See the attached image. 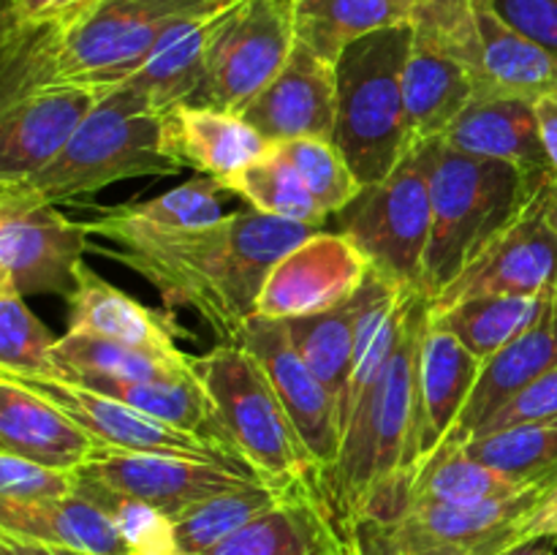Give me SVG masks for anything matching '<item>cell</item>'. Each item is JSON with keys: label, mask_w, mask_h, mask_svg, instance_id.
Returning <instances> with one entry per match:
<instances>
[{"label": "cell", "mask_w": 557, "mask_h": 555, "mask_svg": "<svg viewBox=\"0 0 557 555\" xmlns=\"http://www.w3.org/2000/svg\"><path fill=\"white\" fill-rule=\"evenodd\" d=\"M85 226L98 237L90 250L139 272L166 308L199 313L221 343H237L272 267L319 232L256 210L228 212L212 226L172 229L128 215L120 205L98 207Z\"/></svg>", "instance_id": "cell-1"}, {"label": "cell", "mask_w": 557, "mask_h": 555, "mask_svg": "<svg viewBox=\"0 0 557 555\" xmlns=\"http://www.w3.org/2000/svg\"><path fill=\"white\" fill-rule=\"evenodd\" d=\"M237 0H82L49 22L3 16L0 103L47 85L109 87L128 79L172 27Z\"/></svg>", "instance_id": "cell-2"}, {"label": "cell", "mask_w": 557, "mask_h": 555, "mask_svg": "<svg viewBox=\"0 0 557 555\" xmlns=\"http://www.w3.org/2000/svg\"><path fill=\"white\" fill-rule=\"evenodd\" d=\"M430 321V299L413 292L400 343L368 400L348 417L335 466L319 473V493L348 542L381 488L406 479L417 452L419 351ZM348 547V544H346Z\"/></svg>", "instance_id": "cell-3"}, {"label": "cell", "mask_w": 557, "mask_h": 555, "mask_svg": "<svg viewBox=\"0 0 557 555\" xmlns=\"http://www.w3.org/2000/svg\"><path fill=\"white\" fill-rule=\"evenodd\" d=\"M555 188L553 177H533L509 161L435 141L433 237L419 294L433 303Z\"/></svg>", "instance_id": "cell-4"}, {"label": "cell", "mask_w": 557, "mask_h": 555, "mask_svg": "<svg viewBox=\"0 0 557 555\" xmlns=\"http://www.w3.org/2000/svg\"><path fill=\"white\" fill-rule=\"evenodd\" d=\"M163 147V114L128 85L109 87L54 161L22 180L0 183V210L90 196L117 180L183 172Z\"/></svg>", "instance_id": "cell-5"}, {"label": "cell", "mask_w": 557, "mask_h": 555, "mask_svg": "<svg viewBox=\"0 0 557 555\" xmlns=\"http://www.w3.org/2000/svg\"><path fill=\"white\" fill-rule=\"evenodd\" d=\"M413 22L354 41L335 63L337 123L332 141L359 183H381L417 147L408 125L403 74Z\"/></svg>", "instance_id": "cell-6"}, {"label": "cell", "mask_w": 557, "mask_h": 555, "mask_svg": "<svg viewBox=\"0 0 557 555\" xmlns=\"http://www.w3.org/2000/svg\"><path fill=\"white\" fill-rule=\"evenodd\" d=\"M234 449L259 477L275 484L319 482V466L283 408L270 375L243 343H215L190 357Z\"/></svg>", "instance_id": "cell-7"}, {"label": "cell", "mask_w": 557, "mask_h": 555, "mask_svg": "<svg viewBox=\"0 0 557 555\" xmlns=\"http://www.w3.org/2000/svg\"><path fill=\"white\" fill-rule=\"evenodd\" d=\"M435 141L413 147L389 177L362 188L341 212V234L381 278L406 292H419L433 237Z\"/></svg>", "instance_id": "cell-8"}, {"label": "cell", "mask_w": 557, "mask_h": 555, "mask_svg": "<svg viewBox=\"0 0 557 555\" xmlns=\"http://www.w3.org/2000/svg\"><path fill=\"white\" fill-rule=\"evenodd\" d=\"M547 488L484 504H406L359 522L346 542L348 555H500L522 544V522Z\"/></svg>", "instance_id": "cell-9"}, {"label": "cell", "mask_w": 557, "mask_h": 555, "mask_svg": "<svg viewBox=\"0 0 557 555\" xmlns=\"http://www.w3.org/2000/svg\"><path fill=\"white\" fill-rule=\"evenodd\" d=\"M297 47L292 0H237L212 44L210 74L190 103L243 112Z\"/></svg>", "instance_id": "cell-10"}, {"label": "cell", "mask_w": 557, "mask_h": 555, "mask_svg": "<svg viewBox=\"0 0 557 555\" xmlns=\"http://www.w3.org/2000/svg\"><path fill=\"white\" fill-rule=\"evenodd\" d=\"M76 473L131 498L145 501L172 520L183 517L201 501L261 482L259 473L243 471L226 462L117 449L92 452L76 468Z\"/></svg>", "instance_id": "cell-11"}, {"label": "cell", "mask_w": 557, "mask_h": 555, "mask_svg": "<svg viewBox=\"0 0 557 555\" xmlns=\"http://www.w3.org/2000/svg\"><path fill=\"white\" fill-rule=\"evenodd\" d=\"M0 379H3V375H0ZM9 381L30 386L33 392H38V395L52 400L58 408H63L76 424H82V428L98 441L101 449L194 457V460L226 462V466L250 471V468H245L243 462L234 460L228 452H223L221 446L212 444V441L188 433V430L174 428V424L161 422V419L150 417V414H141L139 408L128 406V403L117 400V397L101 395V392L90 390V386L74 384V381H65V379H9Z\"/></svg>", "instance_id": "cell-12"}, {"label": "cell", "mask_w": 557, "mask_h": 555, "mask_svg": "<svg viewBox=\"0 0 557 555\" xmlns=\"http://www.w3.org/2000/svg\"><path fill=\"white\" fill-rule=\"evenodd\" d=\"M85 250H90L85 221H71L54 205L0 210V283L22 297L69 299Z\"/></svg>", "instance_id": "cell-13"}, {"label": "cell", "mask_w": 557, "mask_h": 555, "mask_svg": "<svg viewBox=\"0 0 557 555\" xmlns=\"http://www.w3.org/2000/svg\"><path fill=\"white\" fill-rule=\"evenodd\" d=\"M370 270V261L346 234L315 232L272 267L256 316L286 321L324 313L351 299Z\"/></svg>", "instance_id": "cell-14"}, {"label": "cell", "mask_w": 557, "mask_h": 555, "mask_svg": "<svg viewBox=\"0 0 557 555\" xmlns=\"http://www.w3.org/2000/svg\"><path fill=\"white\" fill-rule=\"evenodd\" d=\"M549 196H544L498 243L490 245L430 303V308L444 310L479 297L557 299V234L544 218Z\"/></svg>", "instance_id": "cell-15"}, {"label": "cell", "mask_w": 557, "mask_h": 555, "mask_svg": "<svg viewBox=\"0 0 557 555\" xmlns=\"http://www.w3.org/2000/svg\"><path fill=\"white\" fill-rule=\"evenodd\" d=\"M237 343H243L267 370L283 408L319 466V473L335 466L343 435L341 406L335 395L321 384L319 375L308 368V362L299 357L283 321L253 316L239 332Z\"/></svg>", "instance_id": "cell-16"}, {"label": "cell", "mask_w": 557, "mask_h": 555, "mask_svg": "<svg viewBox=\"0 0 557 555\" xmlns=\"http://www.w3.org/2000/svg\"><path fill=\"white\" fill-rule=\"evenodd\" d=\"M103 92L87 85H47L0 103V183L54 161Z\"/></svg>", "instance_id": "cell-17"}, {"label": "cell", "mask_w": 557, "mask_h": 555, "mask_svg": "<svg viewBox=\"0 0 557 555\" xmlns=\"http://www.w3.org/2000/svg\"><path fill=\"white\" fill-rule=\"evenodd\" d=\"M239 114L270 145L302 136L332 139L337 123L335 65L297 41L275 79Z\"/></svg>", "instance_id": "cell-18"}, {"label": "cell", "mask_w": 557, "mask_h": 555, "mask_svg": "<svg viewBox=\"0 0 557 555\" xmlns=\"http://www.w3.org/2000/svg\"><path fill=\"white\" fill-rule=\"evenodd\" d=\"M479 373H482V359L430 319L419 351L417 452H413L411 473H417L449 439L476 386Z\"/></svg>", "instance_id": "cell-19"}, {"label": "cell", "mask_w": 557, "mask_h": 555, "mask_svg": "<svg viewBox=\"0 0 557 555\" xmlns=\"http://www.w3.org/2000/svg\"><path fill=\"white\" fill-rule=\"evenodd\" d=\"M476 92L471 65L435 33L413 25L411 52L403 74V96L413 141L422 145L444 139Z\"/></svg>", "instance_id": "cell-20"}, {"label": "cell", "mask_w": 557, "mask_h": 555, "mask_svg": "<svg viewBox=\"0 0 557 555\" xmlns=\"http://www.w3.org/2000/svg\"><path fill=\"white\" fill-rule=\"evenodd\" d=\"M205 555H348V547L315 479H302Z\"/></svg>", "instance_id": "cell-21"}, {"label": "cell", "mask_w": 557, "mask_h": 555, "mask_svg": "<svg viewBox=\"0 0 557 555\" xmlns=\"http://www.w3.org/2000/svg\"><path fill=\"white\" fill-rule=\"evenodd\" d=\"M163 147L183 166L226 183L259 161L270 141L239 112L180 103L163 114Z\"/></svg>", "instance_id": "cell-22"}, {"label": "cell", "mask_w": 557, "mask_h": 555, "mask_svg": "<svg viewBox=\"0 0 557 555\" xmlns=\"http://www.w3.org/2000/svg\"><path fill=\"white\" fill-rule=\"evenodd\" d=\"M441 141L471 156L509 161L533 177L557 180L533 98L476 96Z\"/></svg>", "instance_id": "cell-23"}, {"label": "cell", "mask_w": 557, "mask_h": 555, "mask_svg": "<svg viewBox=\"0 0 557 555\" xmlns=\"http://www.w3.org/2000/svg\"><path fill=\"white\" fill-rule=\"evenodd\" d=\"M98 449V441L63 408L30 386L0 379V452L76 471Z\"/></svg>", "instance_id": "cell-24"}, {"label": "cell", "mask_w": 557, "mask_h": 555, "mask_svg": "<svg viewBox=\"0 0 557 555\" xmlns=\"http://www.w3.org/2000/svg\"><path fill=\"white\" fill-rule=\"evenodd\" d=\"M553 368H557V308L536 326L515 337L509 346L484 359L476 386L441 449H457L471 441L500 408L509 406L520 392Z\"/></svg>", "instance_id": "cell-25"}, {"label": "cell", "mask_w": 557, "mask_h": 555, "mask_svg": "<svg viewBox=\"0 0 557 555\" xmlns=\"http://www.w3.org/2000/svg\"><path fill=\"white\" fill-rule=\"evenodd\" d=\"M228 9L212 11V14L172 27L147 54L145 63L120 85H128L131 90L139 92L147 107L158 114L194 101L210 74L212 44Z\"/></svg>", "instance_id": "cell-26"}, {"label": "cell", "mask_w": 557, "mask_h": 555, "mask_svg": "<svg viewBox=\"0 0 557 555\" xmlns=\"http://www.w3.org/2000/svg\"><path fill=\"white\" fill-rule=\"evenodd\" d=\"M69 332H90L169 357L183 354L177 348L180 330L172 316L145 308L87 264L76 272V288L69 297Z\"/></svg>", "instance_id": "cell-27"}, {"label": "cell", "mask_w": 557, "mask_h": 555, "mask_svg": "<svg viewBox=\"0 0 557 555\" xmlns=\"http://www.w3.org/2000/svg\"><path fill=\"white\" fill-rule=\"evenodd\" d=\"M476 96H522L539 101L557 92V58L506 25L487 0H476Z\"/></svg>", "instance_id": "cell-28"}, {"label": "cell", "mask_w": 557, "mask_h": 555, "mask_svg": "<svg viewBox=\"0 0 557 555\" xmlns=\"http://www.w3.org/2000/svg\"><path fill=\"white\" fill-rule=\"evenodd\" d=\"M0 531L90 555H131L112 517L79 493L41 504L0 501Z\"/></svg>", "instance_id": "cell-29"}, {"label": "cell", "mask_w": 557, "mask_h": 555, "mask_svg": "<svg viewBox=\"0 0 557 555\" xmlns=\"http://www.w3.org/2000/svg\"><path fill=\"white\" fill-rule=\"evenodd\" d=\"M297 41L335 65L359 38L417 20V0H292Z\"/></svg>", "instance_id": "cell-30"}, {"label": "cell", "mask_w": 557, "mask_h": 555, "mask_svg": "<svg viewBox=\"0 0 557 555\" xmlns=\"http://www.w3.org/2000/svg\"><path fill=\"white\" fill-rule=\"evenodd\" d=\"M362 308L364 283L359 286V292L354 294L351 299L341 303L337 308L324 310V313L297 316V319L283 321V326H286L288 337H292L299 357H302L305 362H308V368L319 375L321 384L335 395L337 406H341V419L348 381H351L354 373V359H357V335Z\"/></svg>", "instance_id": "cell-31"}, {"label": "cell", "mask_w": 557, "mask_h": 555, "mask_svg": "<svg viewBox=\"0 0 557 555\" xmlns=\"http://www.w3.org/2000/svg\"><path fill=\"white\" fill-rule=\"evenodd\" d=\"M555 308L557 299L549 297H479L444 310L430 308V319L484 362Z\"/></svg>", "instance_id": "cell-32"}, {"label": "cell", "mask_w": 557, "mask_h": 555, "mask_svg": "<svg viewBox=\"0 0 557 555\" xmlns=\"http://www.w3.org/2000/svg\"><path fill=\"white\" fill-rule=\"evenodd\" d=\"M52 354L60 368V379L71 373H92L107 375V379L141 381L183 375L194 370L188 354L169 357V354L150 351V348L90 335V332H65L63 337H58Z\"/></svg>", "instance_id": "cell-33"}, {"label": "cell", "mask_w": 557, "mask_h": 555, "mask_svg": "<svg viewBox=\"0 0 557 555\" xmlns=\"http://www.w3.org/2000/svg\"><path fill=\"white\" fill-rule=\"evenodd\" d=\"M462 449L522 488L553 484L557 479V422H520L490 430L466 441Z\"/></svg>", "instance_id": "cell-34"}, {"label": "cell", "mask_w": 557, "mask_h": 555, "mask_svg": "<svg viewBox=\"0 0 557 555\" xmlns=\"http://www.w3.org/2000/svg\"><path fill=\"white\" fill-rule=\"evenodd\" d=\"M294 484V482H292ZM288 490V484L275 482H253L248 488L228 490V493L207 498L196 504L194 509L185 511L174 520V542L177 553L185 555H205L212 547L237 533L239 528L248 526L253 517L270 509L277 498Z\"/></svg>", "instance_id": "cell-35"}, {"label": "cell", "mask_w": 557, "mask_h": 555, "mask_svg": "<svg viewBox=\"0 0 557 555\" xmlns=\"http://www.w3.org/2000/svg\"><path fill=\"white\" fill-rule=\"evenodd\" d=\"M223 185H226L234 196L248 201L256 212H264V215L308 223V226H321V223L330 218L321 210L319 201L313 199V194H310L308 185L302 183V177L294 172L292 163L283 161V158L272 150V145L259 161L245 166L243 172L228 177Z\"/></svg>", "instance_id": "cell-36"}, {"label": "cell", "mask_w": 557, "mask_h": 555, "mask_svg": "<svg viewBox=\"0 0 557 555\" xmlns=\"http://www.w3.org/2000/svg\"><path fill=\"white\" fill-rule=\"evenodd\" d=\"M58 337L27 308L25 297L0 283V375L3 379H60L54 362Z\"/></svg>", "instance_id": "cell-37"}, {"label": "cell", "mask_w": 557, "mask_h": 555, "mask_svg": "<svg viewBox=\"0 0 557 555\" xmlns=\"http://www.w3.org/2000/svg\"><path fill=\"white\" fill-rule=\"evenodd\" d=\"M272 150L283 161L292 163V169L302 177V183L308 185L326 215H341L362 194L364 185L359 183V177L332 139L302 136V139L275 141Z\"/></svg>", "instance_id": "cell-38"}, {"label": "cell", "mask_w": 557, "mask_h": 555, "mask_svg": "<svg viewBox=\"0 0 557 555\" xmlns=\"http://www.w3.org/2000/svg\"><path fill=\"white\" fill-rule=\"evenodd\" d=\"M74 493L82 498L92 501L101 506L114 526L120 528L123 539L128 542L131 555H163V553H177V542H174V520L158 511L156 506L145 504L139 498L109 490L103 484L92 482V479L82 477L74 471Z\"/></svg>", "instance_id": "cell-39"}, {"label": "cell", "mask_w": 557, "mask_h": 555, "mask_svg": "<svg viewBox=\"0 0 557 555\" xmlns=\"http://www.w3.org/2000/svg\"><path fill=\"white\" fill-rule=\"evenodd\" d=\"M226 196L234 194L221 180L199 174V177L188 180L180 188L152 196V199L125 201V205H120V210L134 218H141V221L158 223V226L199 229L212 226V223L223 221L228 215V212H223Z\"/></svg>", "instance_id": "cell-40"}, {"label": "cell", "mask_w": 557, "mask_h": 555, "mask_svg": "<svg viewBox=\"0 0 557 555\" xmlns=\"http://www.w3.org/2000/svg\"><path fill=\"white\" fill-rule=\"evenodd\" d=\"M74 471H60L0 452V501H14V504L58 501L74 493Z\"/></svg>", "instance_id": "cell-41"}, {"label": "cell", "mask_w": 557, "mask_h": 555, "mask_svg": "<svg viewBox=\"0 0 557 555\" xmlns=\"http://www.w3.org/2000/svg\"><path fill=\"white\" fill-rule=\"evenodd\" d=\"M413 25L435 33L449 44L476 76L479 33H476V0H417Z\"/></svg>", "instance_id": "cell-42"}, {"label": "cell", "mask_w": 557, "mask_h": 555, "mask_svg": "<svg viewBox=\"0 0 557 555\" xmlns=\"http://www.w3.org/2000/svg\"><path fill=\"white\" fill-rule=\"evenodd\" d=\"M495 14L557 58V0H487Z\"/></svg>", "instance_id": "cell-43"}, {"label": "cell", "mask_w": 557, "mask_h": 555, "mask_svg": "<svg viewBox=\"0 0 557 555\" xmlns=\"http://www.w3.org/2000/svg\"><path fill=\"white\" fill-rule=\"evenodd\" d=\"M520 422H557V368L544 373L539 381H533L509 406L500 408L479 433H490V430L509 428V424Z\"/></svg>", "instance_id": "cell-44"}, {"label": "cell", "mask_w": 557, "mask_h": 555, "mask_svg": "<svg viewBox=\"0 0 557 555\" xmlns=\"http://www.w3.org/2000/svg\"><path fill=\"white\" fill-rule=\"evenodd\" d=\"M533 539L557 542V479L544 490L539 504L528 511L525 522H522L520 542H533Z\"/></svg>", "instance_id": "cell-45"}, {"label": "cell", "mask_w": 557, "mask_h": 555, "mask_svg": "<svg viewBox=\"0 0 557 555\" xmlns=\"http://www.w3.org/2000/svg\"><path fill=\"white\" fill-rule=\"evenodd\" d=\"M79 3L82 0H5L3 16L16 22H49Z\"/></svg>", "instance_id": "cell-46"}, {"label": "cell", "mask_w": 557, "mask_h": 555, "mask_svg": "<svg viewBox=\"0 0 557 555\" xmlns=\"http://www.w3.org/2000/svg\"><path fill=\"white\" fill-rule=\"evenodd\" d=\"M0 555H90V553L58 547V544L33 542V539L14 536V533L0 531Z\"/></svg>", "instance_id": "cell-47"}, {"label": "cell", "mask_w": 557, "mask_h": 555, "mask_svg": "<svg viewBox=\"0 0 557 555\" xmlns=\"http://www.w3.org/2000/svg\"><path fill=\"white\" fill-rule=\"evenodd\" d=\"M539 112V125H542V139L547 147L549 163H553V172L557 177V92L542 96L536 101Z\"/></svg>", "instance_id": "cell-48"}, {"label": "cell", "mask_w": 557, "mask_h": 555, "mask_svg": "<svg viewBox=\"0 0 557 555\" xmlns=\"http://www.w3.org/2000/svg\"><path fill=\"white\" fill-rule=\"evenodd\" d=\"M553 539H533V542H522L500 555H553Z\"/></svg>", "instance_id": "cell-49"}, {"label": "cell", "mask_w": 557, "mask_h": 555, "mask_svg": "<svg viewBox=\"0 0 557 555\" xmlns=\"http://www.w3.org/2000/svg\"><path fill=\"white\" fill-rule=\"evenodd\" d=\"M544 218H547V223L553 226V232L557 234V188L553 190V196L547 199V207H544Z\"/></svg>", "instance_id": "cell-50"}, {"label": "cell", "mask_w": 557, "mask_h": 555, "mask_svg": "<svg viewBox=\"0 0 557 555\" xmlns=\"http://www.w3.org/2000/svg\"><path fill=\"white\" fill-rule=\"evenodd\" d=\"M163 555H185V553H163Z\"/></svg>", "instance_id": "cell-51"}, {"label": "cell", "mask_w": 557, "mask_h": 555, "mask_svg": "<svg viewBox=\"0 0 557 555\" xmlns=\"http://www.w3.org/2000/svg\"><path fill=\"white\" fill-rule=\"evenodd\" d=\"M553 555H555V553H553Z\"/></svg>", "instance_id": "cell-52"}]
</instances>
